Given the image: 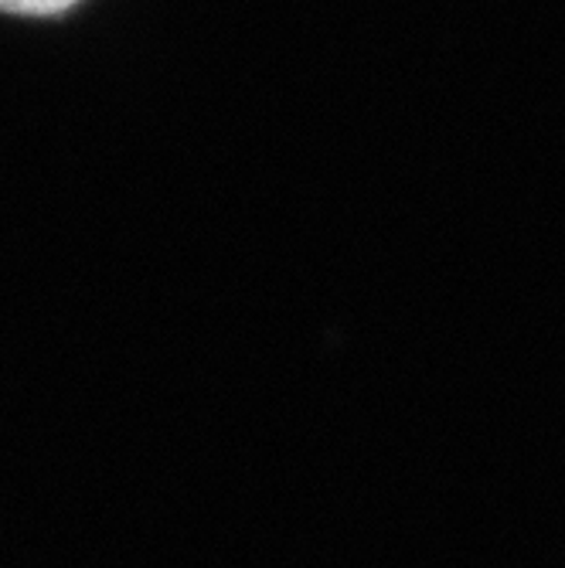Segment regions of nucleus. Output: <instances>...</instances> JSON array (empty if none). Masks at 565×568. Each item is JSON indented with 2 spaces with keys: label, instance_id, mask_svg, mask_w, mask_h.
<instances>
[{
  "label": "nucleus",
  "instance_id": "nucleus-1",
  "mask_svg": "<svg viewBox=\"0 0 565 568\" xmlns=\"http://www.w3.org/2000/svg\"><path fill=\"white\" fill-rule=\"evenodd\" d=\"M79 4V0H0V11L4 14H24V18H48L59 14L65 8Z\"/></svg>",
  "mask_w": 565,
  "mask_h": 568
}]
</instances>
